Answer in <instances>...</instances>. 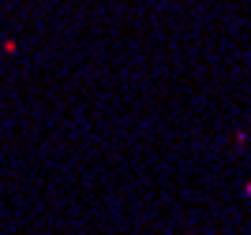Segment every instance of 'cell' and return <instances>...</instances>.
Instances as JSON below:
<instances>
[{
	"label": "cell",
	"mask_w": 251,
	"mask_h": 235,
	"mask_svg": "<svg viewBox=\"0 0 251 235\" xmlns=\"http://www.w3.org/2000/svg\"><path fill=\"white\" fill-rule=\"evenodd\" d=\"M248 194H251V183H248Z\"/></svg>",
	"instance_id": "6da1fadb"
}]
</instances>
